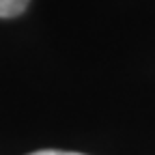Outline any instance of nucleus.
<instances>
[{
  "instance_id": "1",
  "label": "nucleus",
  "mask_w": 155,
  "mask_h": 155,
  "mask_svg": "<svg viewBox=\"0 0 155 155\" xmlns=\"http://www.w3.org/2000/svg\"><path fill=\"white\" fill-rule=\"evenodd\" d=\"M30 0H0V17H15L24 13Z\"/></svg>"
},
{
  "instance_id": "2",
  "label": "nucleus",
  "mask_w": 155,
  "mask_h": 155,
  "mask_svg": "<svg viewBox=\"0 0 155 155\" xmlns=\"http://www.w3.org/2000/svg\"><path fill=\"white\" fill-rule=\"evenodd\" d=\"M28 155H82V153H71V151H54V149H45V151H35Z\"/></svg>"
}]
</instances>
